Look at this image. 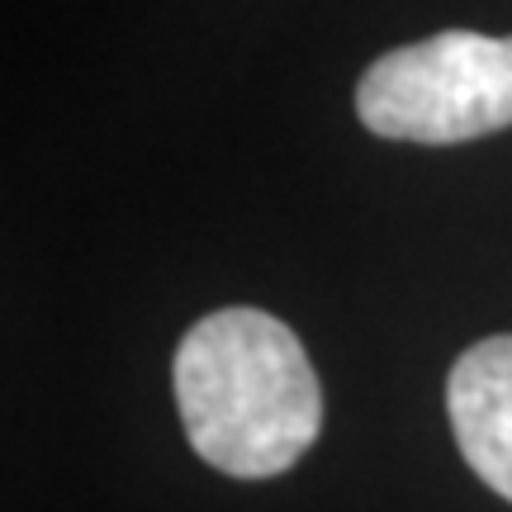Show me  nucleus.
Listing matches in <instances>:
<instances>
[{"mask_svg": "<svg viewBox=\"0 0 512 512\" xmlns=\"http://www.w3.org/2000/svg\"><path fill=\"white\" fill-rule=\"evenodd\" d=\"M356 114L380 138L432 147L512 128V38L446 29L375 57L356 86Z\"/></svg>", "mask_w": 512, "mask_h": 512, "instance_id": "f03ea898", "label": "nucleus"}, {"mask_svg": "<svg viewBox=\"0 0 512 512\" xmlns=\"http://www.w3.org/2000/svg\"><path fill=\"white\" fill-rule=\"evenodd\" d=\"M176 403L204 465L271 479L323 432V389L304 342L266 309H219L176 351Z\"/></svg>", "mask_w": 512, "mask_h": 512, "instance_id": "f257e3e1", "label": "nucleus"}, {"mask_svg": "<svg viewBox=\"0 0 512 512\" xmlns=\"http://www.w3.org/2000/svg\"><path fill=\"white\" fill-rule=\"evenodd\" d=\"M446 413L465 465L512 503V332L475 342L451 366Z\"/></svg>", "mask_w": 512, "mask_h": 512, "instance_id": "7ed1b4c3", "label": "nucleus"}]
</instances>
